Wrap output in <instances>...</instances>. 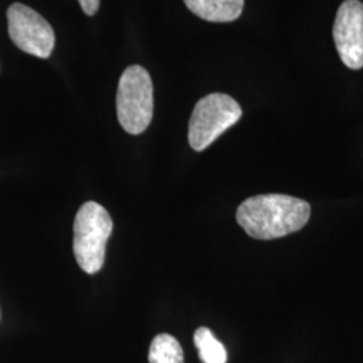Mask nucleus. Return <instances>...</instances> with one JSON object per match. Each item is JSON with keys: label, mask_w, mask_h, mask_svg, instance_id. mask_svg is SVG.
I'll return each instance as SVG.
<instances>
[{"label": "nucleus", "mask_w": 363, "mask_h": 363, "mask_svg": "<svg viewBox=\"0 0 363 363\" xmlns=\"http://www.w3.org/2000/svg\"><path fill=\"white\" fill-rule=\"evenodd\" d=\"M117 118L130 135H140L154 116V85L143 66L132 65L118 81L116 96Z\"/></svg>", "instance_id": "7ed1b4c3"}, {"label": "nucleus", "mask_w": 363, "mask_h": 363, "mask_svg": "<svg viewBox=\"0 0 363 363\" xmlns=\"http://www.w3.org/2000/svg\"><path fill=\"white\" fill-rule=\"evenodd\" d=\"M311 216L307 201L286 194L255 195L237 208V222L256 240H274L301 230Z\"/></svg>", "instance_id": "f257e3e1"}, {"label": "nucleus", "mask_w": 363, "mask_h": 363, "mask_svg": "<svg viewBox=\"0 0 363 363\" xmlns=\"http://www.w3.org/2000/svg\"><path fill=\"white\" fill-rule=\"evenodd\" d=\"M196 16L216 23H228L240 18L244 0H183Z\"/></svg>", "instance_id": "0eeeda50"}, {"label": "nucleus", "mask_w": 363, "mask_h": 363, "mask_svg": "<svg viewBox=\"0 0 363 363\" xmlns=\"http://www.w3.org/2000/svg\"><path fill=\"white\" fill-rule=\"evenodd\" d=\"M81 9L84 10V13L89 16H93L97 13L99 7H100V0H78Z\"/></svg>", "instance_id": "9d476101"}, {"label": "nucleus", "mask_w": 363, "mask_h": 363, "mask_svg": "<svg viewBox=\"0 0 363 363\" xmlns=\"http://www.w3.org/2000/svg\"><path fill=\"white\" fill-rule=\"evenodd\" d=\"M112 230L113 220L100 203L85 202L78 208L73 228V252L84 272L94 274L103 268L105 247Z\"/></svg>", "instance_id": "f03ea898"}, {"label": "nucleus", "mask_w": 363, "mask_h": 363, "mask_svg": "<svg viewBox=\"0 0 363 363\" xmlns=\"http://www.w3.org/2000/svg\"><path fill=\"white\" fill-rule=\"evenodd\" d=\"M242 116V109L233 97L211 93L194 106L189 123V143L194 151H203L225 130L233 127Z\"/></svg>", "instance_id": "20e7f679"}, {"label": "nucleus", "mask_w": 363, "mask_h": 363, "mask_svg": "<svg viewBox=\"0 0 363 363\" xmlns=\"http://www.w3.org/2000/svg\"><path fill=\"white\" fill-rule=\"evenodd\" d=\"M150 363H184L181 343L169 334L156 335L148 351Z\"/></svg>", "instance_id": "6e6552de"}, {"label": "nucleus", "mask_w": 363, "mask_h": 363, "mask_svg": "<svg viewBox=\"0 0 363 363\" xmlns=\"http://www.w3.org/2000/svg\"><path fill=\"white\" fill-rule=\"evenodd\" d=\"M10 38L22 52L38 58L52 55L55 35L50 23L22 3H13L7 11Z\"/></svg>", "instance_id": "39448f33"}, {"label": "nucleus", "mask_w": 363, "mask_h": 363, "mask_svg": "<svg viewBox=\"0 0 363 363\" xmlns=\"http://www.w3.org/2000/svg\"><path fill=\"white\" fill-rule=\"evenodd\" d=\"M194 343L202 363H226L228 352L208 327H199L194 334Z\"/></svg>", "instance_id": "1a4fd4ad"}, {"label": "nucleus", "mask_w": 363, "mask_h": 363, "mask_svg": "<svg viewBox=\"0 0 363 363\" xmlns=\"http://www.w3.org/2000/svg\"><path fill=\"white\" fill-rule=\"evenodd\" d=\"M333 37L342 62L352 70L363 67V3L345 0L337 9Z\"/></svg>", "instance_id": "423d86ee"}]
</instances>
